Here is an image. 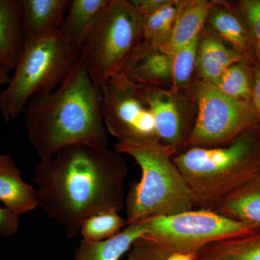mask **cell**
I'll list each match as a JSON object with an SVG mask.
<instances>
[{
	"label": "cell",
	"instance_id": "1f68e13d",
	"mask_svg": "<svg viewBox=\"0 0 260 260\" xmlns=\"http://www.w3.org/2000/svg\"><path fill=\"white\" fill-rule=\"evenodd\" d=\"M254 54H255L258 61V64L256 65V66L260 69V44L255 46V47H254Z\"/></svg>",
	"mask_w": 260,
	"mask_h": 260
},
{
	"label": "cell",
	"instance_id": "484cf974",
	"mask_svg": "<svg viewBox=\"0 0 260 260\" xmlns=\"http://www.w3.org/2000/svg\"><path fill=\"white\" fill-rule=\"evenodd\" d=\"M235 8V7H234ZM236 9V8H235ZM238 13L242 15L246 28L255 46L260 44V0H247L239 3Z\"/></svg>",
	"mask_w": 260,
	"mask_h": 260
},
{
	"label": "cell",
	"instance_id": "ba28073f",
	"mask_svg": "<svg viewBox=\"0 0 260 260\" xmlns=\"http://www.w3.org/2000/svg\"><path fill=\"white\" fill-rule=\"evenodd\" d=\"M190 90L197 115L185 150L225 144L251 126L260 124L251 102L234 100L215 85L195 78Z\"/></svg>",
	"mask_w": 260,
	"mask_h": 260
},
{
	"label": "cell",
	"instance_id": "9a60e30c",
	"mask_svg": "<svg viewBox=\"0 0 260 260\" xmlns=\"http://www.w3.org/2000/svg\"><path fill=\"white\" fill-rule=\"evenodd\" d=\"M0 202L20 216L39 207L35 188L23 180L21 171L8 154H0Z\"/></svg>",
	"mask_w": 260,
	"mask_h": 260
},
{
	"label": "cell",
	"instance_id": "9c48e42d",
	"mask_svg": "<svg viewBox=\"0 0 260 260\" xmlns=\"http://www.w3.org/2000/svg\"><path fill=\"white\" fill-rule=\"evenodd\" d=\"M100 88L104 125L117 143L159 141L144 85L119 73Z\"/></svg>",
	"mask_w": 260,
	"mask_h": 260
},
{
	"label": "cell",
	"instance_id": "5b68a950",
	"mask_svg": "<svg viewBox=\"0 0 260 260\" xmlns=\"http://www.w3.org/2000/svg\"><path fill=\"white\" fill-rule=\"evenodd\" d=\"M79 56V49L60 29L26 39L9 83L0 92V114L5 122L16 119L34 95L57 88Z\"/></svg>",
	"mask_w": 260,
	"mask_h": 260
},
{
	"label": "cell",
	"instance_id": "4316f807",
	"mask_svg": "<svg viewBox=\"0 0 260 260\" xmlns=\"http://www.w3.org/2000/svg\"><path fill=\"white\" fill-rule=\"evenodd\" d=\"M20 215L7 208H0V235L5 237L14 236L18 231Z\"/></svg>",
	"mask_w": 260,
	"mask_h": 260
},
{
	"label": "cell",
	"instance_id": "7c38bea8",
	"mask_svg": "<svg viewBox=\"0 0 260 260\" xmlns=\"http://www.w3.org/2000/svg\"><path fill=\"white\" fill-rule=\"evenodd\" d=\"M120 73L140 85L171 88L172 57L159 48L143 42Z\"/></svg>",
	"mask_w": 260,
	"mask_h": 260
},
{
	"label": "cell",
	"instance_id": "e0dca14e",
	"mask_svg": "<svg viewBox=\"0 0 260 260\" xmlns=\"http://www.w3.org/2000/svg\"><path fill=\"white\" fill-rule=\"evenodd\" d=\"M211 3L212 0H181L170 42L162 51L171 56L199 37Z\"/></svg>",
	"mask_w": 260,
	"mask_h": 260
},
{
	"label": "cell",
	"instance_id": "f1b7e54d",
	"mask_svg": "<svg viewBox=\"0 0 260 260\" xmlns=\"http://www.w3.org/2000/svg\"><path fill=\"white\" fill-rule=\"evenodd\" d=\"M250 102L256 118L260 123V69L256 66L254 68Z\"/></svg>",
	"mask_w": 260,
	"mask_h": 260
},
{
	"label": "cell",
	"instance_id": "4fadbf2b",
	"mask_svg": "<svg viewBox=\"0 0 260 260\" xmlns=\"http://www.w3.org/2000/svg\"><path fill=\"white\" fill-rule=\"evenodd\" d=\"M244 60L209 29L200 32L194 78L214 85L231 65Z\"/></svg>",
	"mask_w": 260,
	"mask_h": 260
},
{
	"label": "cell",
	"instance_id": "f546056e",
	"mask_svg": "<svg viewBox=\"0 0 260 260\" xmlns=\"http://www.w3.org/2000/svg\"><path fill=\"white\" fill-rule=\"evenodd\" d=\"M197 254L179 253L169 256L165 260H196Z\"/></svg>",
	"mask_w": 260,
	"mask_h": 260
},
{
	"label": "cell",
	"instance_id": "ffe728a7",
	"mask_svg": "<svg viewBox=\"0 0 260 260\" xmlns=\"http://www.w3.org/2000/svg\"><path fill=\"white\" fill-rule=\"evenodd\" d=\"M214 211L260 229V173L229 195Z\"/></svg>",
	"mask_w": 260,
	"mask_h": 260
},
{
	"label": "cell",
	"instance_id": "3957f363",
	"mask_svg": "<svg viewBox=\"0 0 260 260\" xmlns=\"http://www.w3.org/2000/svg\"><path fill=\"white\" fill-rule=\"evenodd\" d=\"M197 209L215 210L260 173V124L225 144L186 149L173 157Z\"/></svg>",
	"mask_w": 260,
	"mask_h": 260
},
{
	"label": "cell",
	"instance_id": "8992f818",
	"mask_svg": "<svg viewBox=\"0 0 260 260\" xmlns=\"http://www.w3.org/2000/svg\"><path fill=\"white\" fill-rule=\"evenodd\" d=\"M146 232L128 251V260H165L179 253L198 254L214 242L256 227L213 210L194 209L143 220Z\"/></svg>",
	"mask_w": 260,
	"mask_h": 260
},
{
	"label": "cell",
	"instance_id": "30bf717a",
	"mask_svg": "<svg viewBox=\"0 0 260 260\" xmlns=\"http://www.w3.org/2000/svg\"><path fill=\"white\" fill-rule=\"evenodd\" d=\"M144 86L159 142L176 155L181 153L186 149L197 115L196 104L190 88L176 90Z\"/></svg>",
	"mask_w": 260,
	"mask_h": 260
},
{
	"label": "cell",
	"instance_id": "52a82bcc",
	"mask_svg": "<svg viewBox=\"0 0 260 260\" xmlns=\"http://www.w3.org/2000/svg\"><path fill=\"white\" fill-rule=\"evenodd\" d=\"M143 42V18L131 1L109 0L85 37L79 57L101 87L120 73Z\"/></svg>",
	"mask_w": 260,
	"mask_h": 260
},
{
	"label": "cell",
	"instance_id": "cb8c5ba5",
	"mask_svg": "<svg viewBox=\"0 0 260 260\" xmlns=\"http://www.w3.org/2000/svg\"><path fill=\"white\" fill-rule=\"evenodd\" d=\"M126 223V220L114 210H105L94 214L84 220L80 234L83 240L99 242L107 240L118 233Z\"/></svg>",
	"mask_w": 260,
	"mask_h": 260
},
{
	"label": "cell",
	"instance_id": "7a4b0ae2",
	"mask_svg": "<svg viewBox=\"0 0 260 260\" xmlns=\"http://www.w3.org/2000/svg\"><path fill=\"white\" fill-rule=\"evenodd\" d=\"M24 112L28 139L40 159L74 145L108 148L102 90L80 57L57 88L34 95Z\"/></svg>",
	"mask_w": 260,
	"mask_h": 260
},
{
	"label": "cell",
	"instance_id": "83f0119b",
	"mask_svg": "<svg viewBox=\"0 0 260 260\" xmlns=\"http://www.w3.org/2000/svg\"><path fill=\"white\" fill-rule=\"evenodd\" d=\"M169 0H132L131 3L142 17L157 11L169 3Z\"/></svg>",
	"mask_w": 260,
	"mask_h": 260
},
{
	"label": "cell",
	"instance_id": "8fae6325",
	"mask_svg": "<svg viewBox=\"0 0 260 260\" xmlns=\"http://www.w3.org/2000/svg\"><path fill=\"white\" fill-rule=\"evenodd\" d=\"M205 27L239 53L244 60H252L254 42L244 20L232 3L212 0Z\"/></svg>",
	"mask_w": 260,
	"mask_h": 260
},
{
	"label": "cell",
	"instance_id": "2e32d148",
	"mask_svg": "<svg viewBox=\"0 0 260 260\" xmlns=\"http://www.w3.org/2000/svg\"><path fill=\"white\" fill-rule=\"evenodd\" d=\"M71 0H22L26 39L60 29Z\"/></svg>",
	"mask_w": 260,
	"mask_h": 260
},
{
	"label": "cell",
	"instance_id": "4dcf8cb0",
	"mask_svg": "<svg viewBox=\"0 0 260 260\" xmlns=\"http://www.w3.org/2000/svg\"><path fill=\"white\" fill-rule=\"evenodd\" d=\"M10 78V72L7 71L0 67V86H6L9 83Z\"/></svg>",
	"mask_w": 260,
	"mask_h": 260
},
{
	"label": "cell",
	"instance_id": "6da1fadb",
	"mask_svg": "<svg viewBox=\"0 0 260 260\" xmlns=\"http://www.w3.org/2000/svg\"><path fill=\"white\" fill-rule=\"evenodd\" d=\"M128 168L122 154L90 145L67 147L40 159L34 170L38 205L69 238L84 220L105 210L124 208Z\"/></svg>",
	"mask_w": 260,
	"mask_h": 260
},
{
	"label": "cell",
	"instance_id": "277c9868",
	"mask_svg": "<svg viewBox=\"0 0 260 260\" xmlns=\"http://www.w3.org/2000/svg\"><path fill=\"white\" fill-rule=\"evenodd\" d=\"M114 150L134 158L141 178L125 197L126 225L194 210L192 194L173 160L176 153L159 141L116 143Z\"/></svg>",
	"mask_w": 260,
	"mask_h": 260
},
{
	"label": "cell",
	"instance_id": "d4e9b609",
	"mask_svg": "<svg viewBox=\"0 0 260 260\" xmlns=\"http://www.w3.org/2000/svg\"><path fill=\"white\" fill-rule=\"evenodd\" d=\"M199 37L178 49L171 56L172 70L171 88L176 90H187L190 88L196 71Z\"/></svg>",
	"mask_w": 260,
	"mask_h": 260
},
{
	"label": "cell",
	"instance_id": "603a6c76",
	"mask_svg": "<svg viewBox=\"0 0 260 260\" xmlns=\"http://www.w3.org/2000/svg\"><path fill=\"white\" fill-rule=\"evenodd\" d=\"M248 61L231 65L213 85L234 100L250 102L254 68H251Z\"/></svg>",
	"mask_w": 260,
	"mask_h": 260
},
{
	"label": "cell",
	"instance_id": "7402d4cb",
	"mask_svg": "<svg viewBox=\"0 0 260 260\" xmlns=\"http://www.w3.org/2000/svg\"><path fill=\"white\" fill-rule=\"evenodd\" d=\"M181 0H169L165 6L143 18V42L162 50L170 42Z\"/></svg>",
	"mask_w": 260,
	"mask_h": 260
},
{
	"label": "cell",
	"instance_id": "44dd1931",
	"mask_svg": "<svg viewBox=\"0 0 260 260\" xmlns=\"http://www.w3.org/2000/svg\"><path fill=\"white\" fill-rule=\"evenodd\" d=\"M109 0H71L60 30L78 49Z\"/></svg>",
	"mask_w": 260,
	"mask_h": 260
},
{
	"label": "cell",
	"instance_id": "5bb4252c",
	"mask_svg": "<svg viewBox=\"0 0 260 260\" xmlns=\"http://www.w3.org/2000/svg\"><path fill=\"white\" fill-rule=\"evenodd\" d=\"M26 42L22 0H0V67L14 70Z\"/></svg>",
	"mask_w": 260,
	"mask_h": 260
},
{
	"label": "cell",
	"instance_id": "ac0fdd59",
	"mask_svg": "<svg viewBox=\"0 0 260 260\" xmlns=\"http://www.w3.org/2000/svg\"><path fill=\"white\" fill-rule=\"evenodd\" d=\"M146 232L143 222L126 225L107 240L90 242L82 239L75 249L74 260H120L137 239Z\"/></svg>",
	"mask_w": 260,
	"mask_h": 260
},
{
	"label": "cell",
	"instance_id": "d6986e66",
	"mask_svg": "<svg viewBox=\"0 0 260 260\" xmlns=\"http://www.w3.org/2000/svg\"><path fill=\"white\" fill-rule=\"evenodd\" d=\"M196 260H260V229L211 243Z\"/></svg>",
	"mask_w": 260,
	"mask_h": 260
}]
</instances>
